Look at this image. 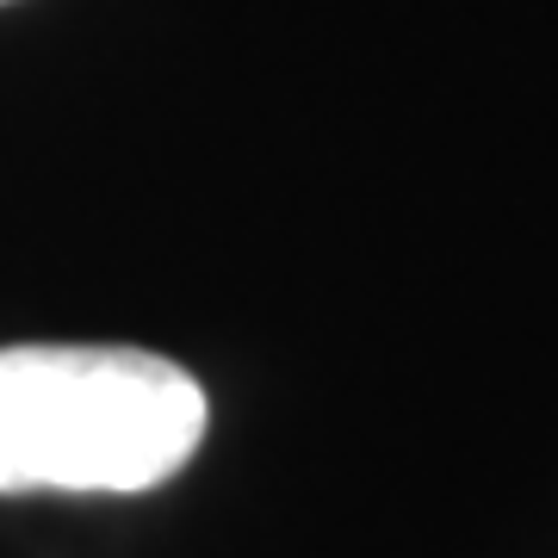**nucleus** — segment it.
I'll list each match as a JSON object with an SVG mask.
<instances>
[{
    "mask_svg": "<svg viewBox=\"0 0 558 558\" xmlns=\"http://www.w3.org/2000/svg\"><path fill=\"white\" fill-rule=\"evenodd\" d=\"M199 379L149 348H0V497L168 484L205 440Z\"/></svg>",
    "mask_w": 558,
    "mask_h": 558,
    "instance_id": "1",
    "label": "nucleus"
}]
</instances>
